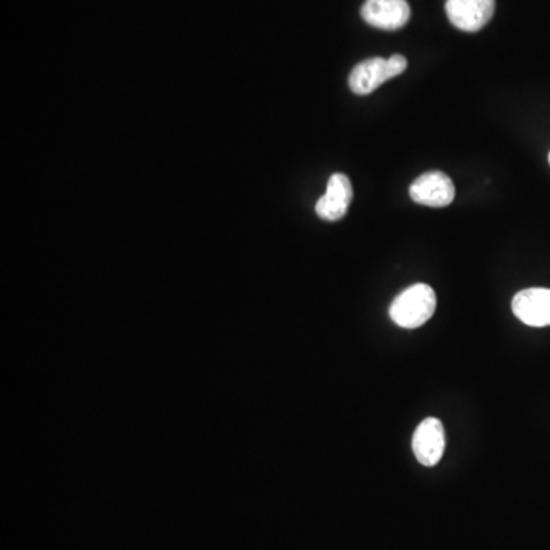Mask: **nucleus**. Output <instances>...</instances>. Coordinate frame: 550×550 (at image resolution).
<instances>
[{"label": "nucleus", "mask_w": 550, "mask_h": 550, "mask_svg": "<svg viewBox=\"0 0 550 550\" xmlns=\"http://www.w3.org/2000/svg\"><path fill=\"white\" fill-rule=\"evenodd\" d=\"M437 297L433 288L424 283L410 286L393 300L390 318L402 329L424 326L436 312Z\"/></svg>", "instance_id": "obj_1"}, {"label": "nucleus", "mask_w": 550, "mask_h": 550, "mask_svg": "<svg viewBox=\"0 0 550 550\" xmlns=\"http://www.w3.org/2000/svg\"><path fill=\"white\" fill-rule=\"evenodd\" d=\"M407 59L404 55L395 54L390 59L364 60L352 69L349 75V88L353 94L369 95L375 92L385 81L398 77L407 69Z\"/></svg>", "instance_id": "obj_2"}, {"label": "nucleus", "mask_w": 550, "mask_h": 550, "mask_svg": "<svg viewBox=\"0 0 550 550\" xmlns=\"http://www.w3.org/2000/svg\"><path fill=\"white\" fill-rule=\"evenodd\" d=\"M410 198L419 205L444 208L453 204L456 187L450 176L439 170L424 173L410 185Z\"/></svg>", "instance_id": "obj_3"}, {"label": "nucleus", "mask_w": 550, "mask_h": 550, "mask_svg": "<svg viewBox=\"0 0 550 550\" xmlns=\"http://www.w3.org/2000/svg\"><path fill=\"white\" fill-rule=\"evenodd\" d=\"M445 11L457 30L477 33L494 16L495 0H447Z\"/></svg>", "instance_id": "obj_4"}, {"label": "nucleus", "mask_w": 550, "mask_h": 550, "mask_svg": "<svg viewBox=\"0 0 550 550\" xmlns=\"http://www.w3.org/2000/svg\"><path fill=\"white\" fill-rule=\"evenodd\" d=\"M361 16L378 30L396 31L407 25L411 8L407 0H366Z\"/></svg>", "instance_id": "obj_5"}, {"label": "nucleus", "mask_w": 550, "mask_h": 550, "mask_svg": "<svg viewBox=\"0 0 550 550\" xmlns=\"http://www.w3.org/2000/svg\"><path fill=\"white\" fill-rule=\"evenodd\" d=\"M445 444H447V437H445L444 425L439 419H425L416 428L413 436V451L421 465L428 468L436 466L444 456Z\"/></svg>", "instance_id": "obj_6"}, {"label": "nucleus", "mask_w": 550, "mask_h": 550, "mask_svg": "<svg viewBox=\"0 0 550 550\" xmlns=\"http://www.w3.org/2000/svg\"><path fill=\"white\" fill-rule=\"evenodd\" d=\"M512 312L528 326H550V289L531 288L518 292L512 300Z\"/></svg>", "instance_id": "obj_7"}, {"label": "nucleus", "mask_w": 550, "mask_h": 550, "mask_svg": "<svg viewBox=\"0 0 550 550\" xmlns=\"http://www.w3.org/2000/svg\"><path fill=\"white\" fill-rule=\"evenodd\" d=\"M353 199L352 182L343 173H335L327 182V190L315 205V211L323 220L337 222L346 216Z\"/></svg>", "instance_id": "obj_8"}, {"label": "nucleus", "mask_w": 550, "mask_h": 550, "mask_svg": "<svg viewBox=\"0 0 550 550\" xmlns=\"http://www.w3.org/2000/svg\"><path fill=\"white\" fill-rule=\"evenodd\" d=\"M549 161H550V155H549Z\"/></svg>", "instance_id": "obj_9"}]
</instances>
